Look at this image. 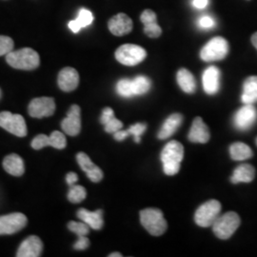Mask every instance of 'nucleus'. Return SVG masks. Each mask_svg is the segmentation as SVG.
<instances>
[{"mask_svg": "<svg viewBox=\"0 0 257 257\" xmlns=\"http://www.w3.org/2000/svg\"><path fill=\"white\" fill-rule=\"evenodd\" d=\"M161 161L166 175L173 176L178 174L184 158V148L178 141H170L161 153Z\"/></svg>", "mask_w": 257, "mask_h": 257, "instance_id": "nucleus-1", "label": "nucleus"}, {"mask_svg": "<svg viewBox=\"0 0 257 257\" xmlns=\"http://www.w3.org/2000/svg\"><path fill=\"white\" fill-rule=\"evenodd\" d=\"M7 63L15 69L32 71L37 69L40 63L39 55L31 48H23L13 51L6 55Z\"/></svg>", "mask_w": 257, "mask_h": 257, "instance_id": "nucleus-2", "label": "nucleus"}, {"mask_svg": "<svg viewBox=\"0 0 257 257\" xmlns=\"http://www.w3.org/2000/svg\"><path fill=\"white\" fill-rule=\"evenodd\" d=\"M142 226L154 236L162 235L168 228L163 212L155 208H149L140 211Z\"/></svg>", "mask_w": 257, "mask_h": 257, "instance_id": "nucleus-3", "label": "nucleus"}, {"mask_svg": "<svg viewBox=\"0 0 257 257\" xmlns=\"http://www.w3.org/2000/svg\"><path fill=\"white\" fill-rule=\"evenodd\" d=\"M240 217L234 211H229L219 215L212 224L214 234L220 239L230 238L240 226Z\"/></svg>", "mask_w": 257, "mask_h": 257, "instance_id": "nucleus-4", "label": "nucleus"}, {"mask_svg": "<svg viewBox=\"0 0 257 257\" xmlns=\"http://www.w3.org/2000/svg\"><path fill=\"white\" fill-rule=\"evenodd\" d=\"M229 53V43L224 37H216L203 47L200 57L203 61L211 62L224 59Z\"/></svg>", "mask_w": 257, "mask_h": 257, "instance_id": "nucleus-5", "label": "nucleus"}, {"mask_svg": "<svg viewBox=\"0 0 257 257\" xmlns=\"http://www.w3.org/2000/svg\"><path fill=\"white\" fill-rule=\"evenodd\" d=\"M221 211V204L217 200H210L201 205L194 214L195 223L202 227L208 228L212 226L214 221L217 219Z\"/></svg>", "mask_w": 257, "mask_h": 257, "instance_id": "nucleus-6", "label": "nucleus"}, {"mask_svg": "<svg viewBox=\"0 0 257 257\" xmlns=\"http://www.w3.org/2000/svg\"><path fill=\"white\" fill-rule=\"evenodd\" d=\"M147 57V52L142 47L135 44H125L115 52V58L121 64L136 66Z\"/></svg>", "mask_w": 257, "mask_h": 257, "instance_id": "nucleus-7", "label": "nucleus"}, {"mask_svg": "<svg viewBox=\"0 0 257 257\" xmlns=\"http://www.w3.org/2000/svg\"><path fill=\"white\" fill-rule=\"evenodd\" d=\"M0 127L19 138L27 136L26 122L20 114H14L10 111L0 112Z\"/></svg>", "mask_w": 257, "mask_h": 257, "instance_id": "nucleus-8", "label": "nucleus"}, {"mask_svg": "<svg viewBox=\"0 0 257 257\" xmlns=\"http://www.w3.org/2000/svg\"><path fill=\"white\" fill-rule=\"evenodd\" d=\"M27 217L20 212L0 216V235L14 234L27 225Z\"/></svg>", "mask_w": 257, "mask_h": 257, "instance_id": "nucleus-9", "label": "nucleus"}, {"mask_svg": "<svg viewBox=\"0 0 257 257\" xmlns=\"http://www.w3.org/2000/svg\"><path fill=\"white\" fill-rule=\"evenodd\" d=\"M55 103L52 97H38L29 105V114L35 118L49 117L55 113Z\"/></svg>", "mask_w": 257, "mask_h": 257, "instance_id": "nucleus-10", "label": "nucleus"}, {"mask_svg": "<svg viewBox=\"0 0 257 257\" xmlns=\"http://www.w3.org/2000/svg\"><path fill=\"white\" fill-rule=\"evenodd\" d=\"M257 119L256 108L253 104H245L234 115V125L240 131H247L253 126Z\"/></svg>", "mask_w": 257, "mask_h": 257, "instance_id": "nucleus-11", "label": "nucleus"}, {"mask_svg": "<svg viewBox=\"0 0 257 257\" xmlns=\"http://www.w3.org/2000/svg\"><path fill=\"white\" fill-rule=\"evenodd\" d=\"M61 128L65 134L71 137L77 136L81 131V110L78 105H73L61 122Z\"/></svg>", "mask_w": 257, "mask_h": 257, "instance_id": "nucleus-12", "label": "nucleus"}, {"mask_svg": "<svg viewBox=\"0 0 257 257\" xmlns=\"http://www.w3.org/2000/svg\"><path fill=\"white\" fill-rule=\"evenodd\" d=\"M76 160L81 170L86 173L91 181L93 183H98L101 181L103 178L101 169L95 165L85 153H78L76 156Z\"/></svg>", "mask_w": 257, "mask_h": 257, "instance_id": "nucleus-13", "label": "nucleus"}, {"mask_svg": "<svg viewBox=\"0 0 257 257\" xmlns=\"http://www.w3.org/2000/svg\"><path fill=\"white\" fill-rule=\"evenodd\" d=\"M57 83L63 92H73L79 84V74L74 68L67 67L60 71Z\"/></svg>", "mask_w": 257, "mask_h": 257, "instance_id": "nucleus-14", "label": "nucleus"}, {"mask_svg": "<svg viewBox=\"0 0 257 257\" xmlns=\"http://www.w3.org/2000/svg\"><path fill=\"white\" fill-rule=\"evenodd\" d=\"M108 27L112 35L122 37L132 32L133 20L126 14H118L109 20Z\"/></svg>", "mask_w": 257, "mask_h": 257, "instance_id": "nucleus-15", "label": "nucleus"}, {"mask_svg": "<svg viewBox=\"0 0 257 257\" xmlns=\"http://www.w3.org/2000/svg\"><path fill=\"white\" fill-rule=\"evenodd\" d=\"M43 250V243L36 235L29 236L25 239L19 247L17 256L38 257L41 255Z\"/></svg>", "mask_w": 257, "mask_h": 257, "instance_id": "nucleus-16", "label": "nucleus"}, {"mask_svg": "<svg viewBox=\"0 0 257 257\" xmlns=\"http://www.w3.org/2000/svg\"><path fill=\"white\" fill-rule=\"evenodd\" d=\"M203 88L208 94H215L220 88V71L217 67L211 66L203 74Z\"/></svg>", "mask_w": 257, "mask_h": 257, "instance_id": "nucleus-17", "label": "nucleus"}, {"mask_svg": "<svg viewBox=\"0 0 257 257\" xmlns=\"http://www.w3.org/2000/svg\"><path fill=\"white\" fill-rule=\"evenodd\" d=\"M188 138L193 143L205 144L210 140V131L208 126L203 122L201 117H196L193 120V126L189 133Z\"/></svg>", "mask_w": 257, "mask_h": 257, "instance_id": "nucleus-18", "label": "nucleus"}, {"mask_svg": "<svg viewBox=\"0 0 257 257\" xmlns=\"http://www.w3.org/2000/svg\"><path fill=\"white\" fill-rule=\"evenodd\" d=\"M141 22L144 25V33L148 37L157 38L162 34V29L157 24L156 13L152 10H145L141 14Z\"/></svg>", "mask_w": 257, "mask_h": 257, "instance_id": "nucleus-19", "label": "nucleus"}, {"mask_svg": "<svg viewBox=\"0 0 257 257\" xmlns=\"http://www.w3.org/2000/svg\"><path fill=\"white\" fill-rule=\"evenodd\" d=\"M77 217L86 224H88L92 230H101L104 225L102 210L90 211L86 209H80L77 211Z\"/></svg>", "mask_w": 257, "mask_h": 257, "instance_id": "nucleus-20", "label": "nucleus"}, {"mask_svg": "<svg viewBox=\"0 0 257 257\" xmlns=\"http://www.w3.org/2000/svg\"><path fill=\"white\" fill-rule=\"evenodd\" d=\"M183 121V116L180 113H174L165 120L162 128H160L157 138L159 139H167L171 138L177 128L180 127Z\"/></svg>", "mask_w": 257, "mask_h": 257, "instance_id": "nucleus-21", "label": "nucleus"}, {"mask_svg": "<svg viewBox=\"0 0 257 257\" xmlns=\"http://www.w3.org/2000/svg\"><path fill=\"white\" fill-rule=\"evenodd\" d=\"M3 168L8 174L14 176H21L25 172L24 161L17 154H12L4 158Z\"/></svg>", "mask_w": 257, "mask_h": 257, "instance_id": "nucleus-22", "label": "nucleus"}, {"mask_svg": "<svg viewBox=\"0 0 257 257\" xmlns=\"http://www.w3.org/2000/svg\"><path fill=\"white\" fill-rule=\"evenodd\" d=\"M255 170L249 164H241L238 166L230 177L231 183H249L254 179Z\"/></svg>", "mask_w": 257, "mask_h": 257, "instance_id": "nucleus-23", "label": "nucleus"}, {"mask_svg": "<svg viewBox=\"0 0 257 257\" xmlns=\"http://www.w3.org/2000/svg\"><path fill=\"white\" fill-rule=\"evenodd\" d=\"M100 122L104 125L105 131L109 134H114L123 127V123L120 120L115 118L113 110L109 107L102 110Z\"/></svg>", "mask_w": 257, "mask_h": 257, "instance_id": "nucleus-24", "label": "nucleus"}, {"mask_svg": "<svg viewBox=\"0 0 257 257\" xmlns=\"http://www.w3.org/2000/svg\"><path fill=\"white\" fill-rule=\"evenodd\" d=\"M244 104H254L257 102V76H249L243 84V93L241 96Z\"/></svg>", "mask_w": 257, "mask_h": 257, "instance_id": "nucleus-25", "label": "nucleus"}, {"mask_svg": "<svg viewBox=\"0 0 257 257\" xmlns=\"http://www.w3.org/2000/svg\"><path fill=\"white\" fill-rule=\"evenodd\" d=\"M92 21H93V16H92V12L89 11V10L82 8V9L79 11L77 18L74 19V20L70 21L68 26L71 29V31L73 33L77 34V33H79V31L82 28L87 27V26L91 25Z\"/></svg>", "mask_w": 257, "mask_h": 257, "instance_id": "nucleus-26", "label": "nucleus"}, {"mask_svg": "<svg viewBox=\"0 0 257 257\" xmlns=\"http://www.w3.org/2000/svg\"><path fill=\"white\" fill-rule=\"evenodd\" d=\"M177 83L181 90L187 93H193L196 90V82L193 74L187 69H180L176 75Z\"/></svg>", "mask_w": 257, "mask_h": 257, "instance_id": "nucleus-27", "label": "nucleus"}, {"mask_svg": "<svg viewBox=\"0 0 257 257\" xmlns=\"http://www.w3.org/2000/svg\"><path fill=\"white\" fill-rule=\"evenodd\" d=\"M230 157L235 161H243L249 159L253 156L251 149L242 142H236L231 144L230 147Z\"/></svg>", "mask_w": 257, "mask_h": 257, "instance_id": "nucleus-28", "label": "nucleus"}, {"mask_svg": "<svg viewBox=\"0 0 257 257\" xmlns=\"http://www.w3.org/2000/svg\"><path fill=\"white\" fill-rule=\"evenodd\" d=\"M135 95H142L147 93L151 89V81L144 75H138L133 79Z\"/></svg>", "mask_w": 257, "mask_h": 257, "instance_id": "nucleus-29", "label": "nucleus"}, {"mask_svg": "<svg viewBox=\"0 0 257 257\" xmlns=\"http://www.w3.org/2000/svg\"><path fill=\"white\" fill-rule=\"evenodd\" d=\"M87 196V192L86 189L79 186V185H74L70 187V191L68 193V199L70 202L77 204V203L82 202L83 200Z\"/></svg>", "mask_w": 257, "mask_h": 257, "instance_id": "nucleus-30", "label": "nucleus"}, {"mask_svg": "<svg viewBox=\"0 0 257 257\" xmlns=\"http://www.w3.org/2000/svg\"><path fill=\"white\" fill-rule=\"evenodd\" d=\"M116 92L120 96L123 97H132L135 95L133 80L124 78L119 80L116 84Z\"/></svg>", "mask_w": 257, "mask_h": 257, "instance_id": "nucleus-31", "label": "nucleus"}, {"mask_svg": "<svg viewBox=\"0 0 257 257\" xmlns=\"http://www.w3.org/2000/svg\"><path fill=\"white\" fill-rule=\"evenodd\" d=\"M68 229L75 233L77 236H86L90 232V226L85 222L71 221L68 223Z\"/></svg>", "mask_w": 257, "mask_h": 257, "instance_id": "nucleus-32", "label": "nucleus"}, {"mask_svg": "<svg viewBox=\"0 0 257 257\" xmlns=\"http://www.w3.org/2000/svg\"><path fill=\"white\" fill-rule=\"evenodd\" d=\"M50 139V146L51 147L58 149V150H62L66 147L67 145V140L65 138L64 134H62L61 132L55 131L51 134V136L49 137Z\"/></svg>", "mask_w": 257, "mask_h": 257, "instance_id": "nucleus-33", "label": "nucleus"}, {"mask_svg": "<svg viewBox=\"0 0 257 257\" xmlns=\"http://www.w3.org/2000/svg\"><path fill=\"white\" fill-rule=\"evenodd\" d=\"M15 47L14 40L9 37L0 36V56L9 55Z\"/></svg>", "mask_w": 257, "mask_h": 257, "instance_id": "nucleus-34", "label": "nucleus"}, {"mask_svg": "<svg viewBox=\"0 0 257 257\" xmlns=\"http://www.w3.org/2000/svg\"><path fill=\"white\" fill-rule=\"evenodd\" d=\"M146 128H147V125L146 124H144V123H137V124L131 126L128 128V132L130 136H134L135 141L137 143H140V139H141L140 137L144 134Z\"/></svg>", "mask_w": 257, "mask_h": 257, "instance_id": "nucleus-35", "label": "nucleus"}, {"mask_svg": "<svg viewBox=\"0 0 257 257\" xmlns=\"http://www.w3.org/2000/svg\"><path fill=\"white\" fill-rule=\"evenodd\" d=\"M31 145L35 150H41L47 146H50V139L46 135H38L33 139Z\"/></svg>", "mask_w": 257, "mask_h": 257, "instance_id": "nucleus-36", "label": "nucleus"}, {"mask_svg": "<svg viewBox=\"0 0 257 257\" xmlns=\"http://www.w3.org/2000/svg\"><path fill=\"white\" fill-rule=\"evenodd\" d=\"M198 25L202 29H211L215 26V21L209 16H203L198 20Z\"/></svg>", "mask_w": 257, "mask_h": 257, "instance_id": "nucleus-37", "label": "nucleus"}, {"mask_svg": "<svg viewBox=\"0 0 257 257\" xmlns=\"http://www.w3.org/2000/svg\"><path fill=\"white\" fill-rule=\"evenodd\" d=\"M90 246V240L86 236H78V240L74 243V248L76 250H84Z\"/></svg>", "mask_w": 257, "mask_h": 257, "instance_id": "nucleus-38", "label": "nucleus"}, {"mask_svg": "<svg viewBox=\"0 0 257 257\" xmlns=\"http://www.w3.org/2000/svg\"><path fill=\"white\" fill-rule=\"evenodd\" d=\"M77 181H78V175H76L75 173L71 172V173H69L68 175H66V182L70 187L75 185Z\"/></svg>", "mask_w": 257, "mask_h": 257, "instance_id": "nucleus-39", "label": "nucleus"}, {"mask_svg": "<svg viewBox=\"0 0 257 257\" xmlns=\"http://www.w3.org/2000/svg\"><path fill=\"white\" fill-rule=\"evenodd\" d=\"M128 136H130V134H128V130L127 131L119 130V131H117L116 133L113 134V138L117 141H123V140H125L126 138H128Z\"/></svg>", "mask_w": 257, "mask_h": 257, "instance_id": "nucleus-40", "label": "nucleus"}, {"mask_svg": "<svg viewBox=\"0 0 257 257\" xmlns=\"http://www.w3.org/2000/svg\"><path fill=\"white\" fill-rule=\"evenodd\" d=\"M209 4V0H193V6L196 9H204Z\"/></svg>", "mask_w": 257, "mask_h": 257, "instance_id": "nucleus-41", "label": "nucleus"}, {"mask_svg": "<svg viewBox=\"0 0 257 257\" xmlns=\"http://www.w3.org/2000/svg\"><path fill=\"white\" fill-rule=\"evenodd\" d=\"M251 43H252V45L256 48L257 50V32L256 33H254L253 35H252V37H251Z\"/></svg>", "mask_w": 257, "mask_h": 257, "instance_id": "nucleus-42", "label": "nucleus"}, {"mask_svg": "<svg viewBox=\"0 0 257 257\" xmlns=\"http://www.w3.org/2000/svg\"><path fill=\"white\" fill-rule=\"evenodd\" d=\"M110 257H121L122 256V254L119 253V252H113V253H111L109 255Z\"/></svg>", "mask_w": 257, "mask_h": 257, "instance_id": "nucleus-43", "label": "nucleus"}, {"mask_svg": "<svg viewBox=\"0 0 257 257\" xmlns=\"http://www.w3.org/2000/svg\"><path fill=\"white\" fill-rule=\"evenodd\" d=\"M0 97H1V90H0Z\"/></svg>", "mask_w": 257, "mask_h": 257, "instance_id": "nucleus-44", "label": "nucleus"}, {"mask_svg": "<svg viewBox=\"0 0 257 257\" xmlns=\"http://www.w3.org/2000/svg\"><path fill=\"white\" fill-rule=\"evenodd\" d=\"M256 145H257V139H256Z\"/></svg>", "mask_w": 257, "mask_h": 257, "instance_id": "nucleus-45", "label": "nucleus"}]
</instances>
